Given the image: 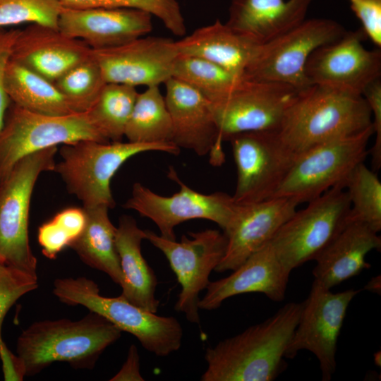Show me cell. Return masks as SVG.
Listing matches in <instances>:
<instances>
[{"label": "cell", "instance_id": "obj_6", "mask_svg": "<svg viewBox=\"0 0 381 381\" xmlns=\"http://www.w3.org/2000/svg\"><path fill=\"white\" fill-rule=\"evenodd\" d=\"M57 146L21 158L0 181V260L37 277V261L29 242L28 220L32 191L40 175L53 171Z\"/></svg>", "mask_w": 381, "mask_h": 381}, {"label": "cell", "instance_id": "obj_35", "mask_svg": "<svg viewBox=\"0 0 381 381\" xmlns=\"http://www.w3.org/2000/svg\"><path fill=\"white\" fill-rule=\"evenodd\" d=\"M58 0H0V28L23 23L58 28Z\"/></svg>", "mask_w": 381, "mask_h": 381}, {"label": "cell", "instance_id": "obj_41", "mask_svg": "<svg viewBox=\"0 0 381 381\" xmlns=\"http://www.w3.org/2000/svg\"><path fill=\"white\" fill-rule=\"evenodd\" d=\"M140 356L135 345L128 349L126 360L120 370L110 380L112 381H143L140 374Z\"/></svg>", "mask_w": 381, "mask_h": 381}, {"label": "cell", "instance_id": "obj_15", "mask_svg": "<svg viewBox=\"0 0 381 381\" xmlns=\"http://www.w3.org/2000/svg\"><path fill=\"white\" fill-rule=\"evenodd\" d=\"M359 291L333 293L313 281L284 357L294 358L301 350L313 353L319 361L322 380H330L336 370L337 341L347 308Z\"/></svg>", "mask_w": 381, "mask_h": 381}, {"label": "cell", "instance_id": "obj_39", "mask_svg": "<svg viewBox=\"0 0 381 381\" xmlns=\"http://www.w3.org/2000/svg\"><path fill=\"white\" fill-rule=\"evenodd\" d=\"M363 96L367 101L373 116V128L375 135V143L369 150L371 156L372 169L378 171L381 167V80L377 79L363 91Z\"/></svg>", "mask_w": 381, "mask_h": 381}, {"label": "cell", "instance_id": "obj_19", "mask_svg": "<svg viewBox=\"0 0 381 381\" xmlns=\"http://www.w3.org/2000/svg\"><path fill=\"white\" fill-rule=\"evenodd\" d=\"M299 204L287 198L238 205L228 229L225 254L214 271H232L249 256L271 241L279 228L296 212Z\"/></svg>", "mask_w": 381, "mask_h": 381}, {"label": "cell", "instance_id": "obj_26", "mask_svg": "<svg viewBox=\"0 0 381 381\" xmlns=\"http://www.w3.org/2000/svg\"><path fill=\"white\" fill-rule=\"evenodd\" d=\"M176 44L179 54L205 59L242 78L259 45L219 20Z\"/></svg>", "mask_w": 381, "mask_h": 381}, {"label": "cell", "instance_id": "obj_25", "mask_svg": "<svg viewBox=\"0 0 381 381\" xmlns=\"http://www.w3.org/2000/svg\"><path fill=\"white\" fill-rule=\"evenodd\" d=\"M145 231L134 218L120 217L116 229V248L123 277L121 296L140 308L157 313L159 301L155 296L157 277L141 252Z\"/></svg>", "mask_w": 381, "mask_h": 381}, {"label": "cell", "instance_id": "obj_32", "mask_svg": "<svg viewBox=\"0 0 381 381\" xmlns=\"http://www.w3.org/2000/svg\"><path fill=\"white\" fill-rule=\"evenodd\" d=\"M172 78L197 90L210 102L226 94L242 79L208 60L180 54L174 64Z\"/></svg>", "mask_w": 381, "mask_h": 381}, {"label": "cell", "instance_id": "obj_42", "mask_svg": "<svg viewBox=\"0 0 381 381\" xmlns=\"http://www.w3.org/2000/svg\"><path fill=\"white\" fill-rule=\"evenodd\" d=\"M365 289L372 292L380 294L381 292V281L380 276L373 277L365 286Z\"/></svg>", "mask_w": 381, "mask_h": 381}, {"label": "cell", "instance_id": "obj_7", "mask_svg": "<svg viewBox=\"0 0 381 381\" xmlns=\"http://www.w3.org/2000/svg\"><path fill=\"white\" fill-rule=\"evenodd\" d=\"M108 143L87 112L53 116L28 111L11 102L0 131V181L25 156L81 140Z\"/></svg>", "mask_w": 381, "mask_h": 381}, {"label": "cell", "instance_id": "obj_40", "mask_svg": "<svg viewBox=\"0 0 381 381\" xmlns=\"http://www.w3.org/2000/svg\"><path fill=\"white\" fill-rule=\"evenodd\" d=\"M19 31L20 30L16 29L0 28V131L4 124L6 111L11 104L5 88V70L11 57L12 47Z\"/></svg>", "mask_w": 381, "mask_h": 381}, {"label": "cell", "instance_id": "obj_30", "mask_svg": "<svg viewBox=\"0 0 381 381\" xmlns=\"http://www.w3.org/2000/svg\"><path fill=\"white\" fill-rule=\"evenodd\" d=\"M138 94L135 87L107 83L86 111L107 140L121 141Z\"/></svg>", "mask_w": 381, "mask_h": 381}, {"label": "cell", "instance_id": "obj_18", "mask_svg": "<svg viewBox=\"0 0 381 381\" xmlns=\"http://www.w3.org/2000/svg\"><path fill=\"white\" fill-rule=\"evenodd\" d=\"M164 85V99L172 123V143L199 156L210 153V162L220 165L224 157L209 100L176 78H171Z\"/></svg>", "mask_w": 381, "mask_h": 381}, {"label": "cell", "instance_id": "obj_12", "mask_svg": "<svg viewBox=\"0 0 381 381\" xmlns=\"http://www.w3.org/2000/svg\"><path fill=\"white\" fill-rule=\"evenodd\" d=\"M145 231V239L165 255L181 285L175 310L183 313L188 322L199 325L200 294L206 289L210 282V273L225 254L226 235L219 230L208 229L188 232L190 238L183 235L181 241H176Z\"/></svg>", "mask_w": 381, "mask_h": 381}, {"label": "cell", "instance_id": "obj_34", "mask_svg": "<svg viewBox=\"0 0 381 381\" xmlns=\"http://www.w3.org/2000/svg\"><path fill=\"white\" fill-rule=\"evenodd\" d=\"M62 7L133 8L157 17L172 34L183 37L186 26L177 0H58Z\"/></svg>", "mask_w": 381, "mask_h": 381}, {"label": "cell", "instance_id": "obj_33", "mask_svg": "<svg viewBox=\"0 0 381 381\" xmlns=\"http://www.w3.org/2000/svg\"><path fill=\"white\" fill-rule=\"evenodd\" d=\"M54 83L75 113L87 111L107 83L92 54L69 68Z\"/></svg>", "mask_w": 381, "mask_h": 381}, {"label": "cell", "instance_id": "obj_2", "mask_svg": "<svg viewBox=\"0 0 381 381\" xmlns=\"http://www.w3.org/2000/svg\"><path fill=\"white\" fill-rule=\"evenodd\" d=\"M373 125L363 95L312 85L301 90L286 109L275 131L296 155L310 147L353 135Z\"/></svg>", "mask_w": 381, "mask_h": 381}, {"label": "cell", "instance_id": "obj_29", "mask_svg": "<svg viewBox=\"0 0 381 381\" xmlns=\"http://www.w3.org/2000/svg\"><path fill=\"white\" fill-rule=\"evenodd\" d=\"M124 136L133 143H172L171 119L159 86L138 94Z\"/></svg>", "mask_w": 381, "mask_h": 381}, {"label": "cell", "instance_id": "obj_13", "mask_svg": "<svg viewBox=\"0 0 381 381\" xmlns=\"http://www.w3.org/2000/svg\"><path fill=\"white\" fill-rule=\"evenodd\" d=\"M300 91L284 83L242 78L226 94L209 101L219 143L240 133L276 131Z\"/></svg>", "mask_w": 381, "mask_h": 381}, {"label": "cell", "instance_id": "obj_8", "mask_svg": "<svg viewBox=\"0 0 381 381\" xmlns=\"http://www.w3.org/2000/svg\"><path fill=\"white\" fill-rule=\"evenodd\" d=\"M373 125L363 131L313 146L296 157L272 198H287L299 205L343 183L349 174L369 155ZM344 187V186H343Z\"/></svg>", "mask_w": 381, "mask_h": 381}, {"label": "cell", "instance_id": "obj_21", "mask_svg": "<svg viewBox=\"0 0 381 381\" xmlns=\"http://www.w3.org/2000/svg\"><path fill=\"white\" fill-rule=\"evenodd\" d=\"M290 273L268 243L232 270L230 275L210 282L200 299L199 309L213 310L229 298L248 293H260L273 301H282Z\"/></svg>", "mask_w": 381, "mask_h": 381}, {"label": "cell", "instance_id": "obj_28", "mask_svg": "<svg viewBox=\"0 0 381 381\" xmlns=\"http://www.w3.org/2000/svg\"><path fill=\"white\" fill-rule=\"evenodd\" d=\"M4 83L11 102L28 111L53 116L75 113L54 82L11 59Z\"/></svg>", "mask_w": 381, "mask_h": 381}, {"label": "cell", "instance_id": "obj_11", "mask_svg": "<svg viewBox=\"0 0 381 381\" xmlns=\"http://www.w3.org/2000/svg\"><path fill=\"white\" fill-rule=\"evenodd\" d=\"M167 174L169 179L179 186L177 193L164 196L140 183H135L131 196L123 208L135 210L152 220L158 227L160 236L171 240H176V226L191 219L210 220L223 232L228 229L238 208L232 195L224 192L199 193L184 183L171 167Z\"/></svg>", "mask_w": 381, "mask_h": 381}, {"label": "cell", "instance_id": "obj_4", "mask_svg": "<svg viewBox=\"0 0 381 381\" xmlns=\"http://www.w3.org/2000/svg\"><path fill=\"white\" fill-rule=\"evenodd\" d=\"M150 151L177 155L180 148L171 142L81 140L62 145L59 150L61 160L56 162L53 171L61 176L68 193L76 196L83 207L104 205L114 208L115 200L111 190L113 176L128 159Z\"/></svg>", "mask_w": 381, "mask_h": 381}, {"label": "cell", "instance_id": "obj_10", "mask_svg": "<svg viewBox=\"0 0 381 381\" xmlns=\"http://www.w3.org/2000/svg\"><path fill=\"white\" fill-rule=\"evenodd\" d=\"M345 32L333 20H304L290 30L259 44L243 78L284 83L303 90L310 86L305 68L312 52L337 41Z\"/></svg>", "mask_w": 381, "mask_h": 381}, {"label": "cell", "instance_id": "obj_22", "mask_svg": "<svg viewBox=\"0 0 381 381\" xmlns=\"http://www.w3.org/2000/svg\"><path fill=\"white\" fill-rule=\"evenodd\" d=\"M92 54V49L82 40L56 28L32 23L20 30L10 59L54 82Z\"/></svg>", "mask_w": 381, "mask_h": 381}, {"label": "cell", "instance_id": "obj_5", "mask_svg": "<svg viewBox=\"0 0 381 381\" xmlns=\"http://www.w3.org/2000/svg\"><path fill=\"white\" fill-rule=\"evenodd\" d=\"M53 292L64 303L83 306L105 318L121 332L133 335L143 348L157 356H167L181 346L183 328L176 318L157 315L121 296H102L92 280L84 277L57 279Z\"/></svg>", "mask_w": 381, "mask_h": 381}, {"label": "cell", "instance_id": "obj_24", "mask_svg": "<svg viewBox=\"0 0 381 381\" xmlns=\"http://www.w3.org/2000/svg\"><path fill=\"white\" fill-rule=\"evenodd\" d=\"M314 0H231L229 27L258 44L302 23Z\"/></svg>", "mask_w": 381, "mask_h": 381}, {"label": "cell", "instance_id": "obj_20", "mask_svg": "<svg viewBox=\"0 0 381 381\" xmlns=\"http://www.w3.org/2000/svg\"><path fill=\"white\" fill-rule=\"evenodd\" d=\"M58 29L92 49L111 48L143 37L152 29V15L133 8L63 7Z\"/></svg>", "mask_w": 381, "mask_h": 381}, {"label": "cell", "instance_id": "obj_27", "mask_svg": "<svg viewBox=\"0 0 381 381\" xmlns=\"http://www.w3.org/2000/svg\"><path fill=\"white\" fill-rule=\"evenodd\" d=\"M83 208L85 228L69 247L85 264L107 274L121 286L123 277L116 248V227L109 219V208L104 205Z\"/></svg>", "mask_w": 381, "mask_h": 381}, {"label": "cell", "instance_id": "obj_1", "mask_svg": "<svg viewBox=\"0 0 381 381\" xmlns=\"http://www.w3.org/2000/svg\"><path fill=\"white\" fill-rule=\"evenodd\" d=\"M303 303L291 302L272 316L208 347L202 381H272L285 369L286 348Z\"/></svg>", "mask_w": 381, "mask_h": 381}, {"label": "cell", "instance_id": "obj_37", "mask_svg": "<svg viewBox=\"0 0 381 381\" xmlns=\"http://www.w3.org/2000/svg\"><path fill=\"white\" fill-rule=\"evenodd\" d=\"M37 239L42 253L54 259L65 248L69 247L75 238L66 226L54 217L38 229Z\"/></svg>", "mask_w": 381, "mask_h": 381}, {"label": "cell", "instance_id": "obj_17", "mask_svg": "<svg viewBox=\"0 0 381 381\" xmlns=\"http://www.w3.org/2000/svg\"><path fill=\"white\" fill-rule=\"evenodd\" d=\"M179 55L176 41L161 37H141L120 46L92 49L107 83L136 87L164 84L172 78Z\"/></svg>", "mask_w": 381, "mask_h": 381}, {"label": "cell", "instance_id": "obj_3", "mask_svg": "<svg viewBox=\"0 0 381 381\" xmlns=\"http://www.w3.org/2000/svg\"><path fill=\"white\" fill-rule=\"evenodd\" d=\"M121 335V331L108 320L90 311L79 320L39 321L19 336L17 356L25 376L35 375L55 362L91 369Z\"/></svg>", "mask_w": 381, "mask_h": 381}, {"label": "cell", "instance_id": "obj_38", "mask_svg": "<svg viewBox=\"0 0 381 381\" xmlns=\"http://www.w3.org/2000/svg\"><path fill=\"white\" fill-rule=\"evenodd\" d=\"M350 6L362 25L365 35L381 47V0H349Z\"/></svg>", "mask_w": 381, "mask_h": 381}, {"label": "cell", "instance_id": "obj_23", "mask_svg": "<svg viewBox=\"0 0 381 381\" xmlns=\"http://www.w3.org/2000/svg\"><path fill=\"white\" fill-rule=\"evenodd\" d=\"M378 233L364 224L347 222L334 239L314 260V281L331 289L371 267L365 261L373 250H380Z\"/></svg>", "mask_w": 381, "mask_h": 381}, {"label": "cell", "instance_id": "obj_9", "mask_svg": "<svg viewBox=\"0 0 381 381\" xmlns=\"http://www.w3.org/2000/svg\"><path fill=\"white\" fill-rule=\"evenodd\" d=\"M351 208L345 188L337 185L296 210L270 242L289 271L315 260L347 223Z\"/></svg>", "mask_w": 381, "mask_h": 381}, {"label": "cell", "instance_id": "obj_36", "mask_svg": "<svg viewBox=\"0 0 381 381\" xmlns=\"http://www.w3.org/2000/svg\"><path fill=\"white\" fill-rule=\"evenodd\" d=\"M37 286V277L12 268L0 260V346L4 344L1 327L6 313L20 297Z\"/></svg>", "mask_w": 381, "mask_h": 381}, {"label": "cell", "instance_id": "obj_16", "mask_svg": "<svg viewBox=\"0 0 381 381\" xmlns=\"http://www.w3.org/2000/svg\"><path fill=\"white\" fill-rule=\"evenodd\" d=\"M365 36L363 30L345 32L337 41L315 49L305 68L309 84L363 95L381 73L380 51L366 49Z\"/></svg>", "mask_w": 381, "mask_h": 381}, {"label": "cell", "instance_id": "obj_14", "mask_svg": "<svg viewBox=\"0 0 381 381\" xmlns=\"http://www.w3.org/2000/svg\"><path fill=\"white\" fill-rule=\"evenodd\" d=\"M236 167V203L248 205L272 198L297 155L279 140L275 131H249L231 135Z\"/></svg>", "mask_w": 381, "mask_h": 381}, {"label": "cell", "instance_id": "obj_31", "mask_svg": "<svg viewBox=\"0 0 381 381\" xmlns=\"http://www.w3.org/2000/svg\"><path fill=\"white\" fill-rule=\"evenodd\" d=\"M343 186L351 203L347 222H361L378 233L381 230V182L375 171L361 162L349 174Z\"/></svg>", "mask_w": 381, "mask_h": 381}]
</instances>
